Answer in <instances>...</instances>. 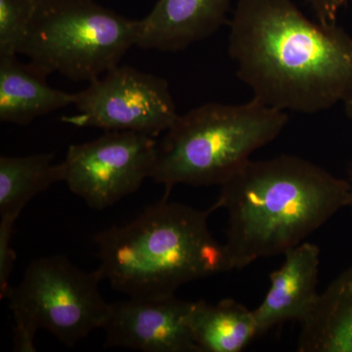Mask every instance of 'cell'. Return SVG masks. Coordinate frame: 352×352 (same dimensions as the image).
Returning <instances> with one entry per match:
<instances>
[{
    "label": "cell",
    "instance_id": "1",
    "mask_svg": "<svg viewBox=\"0 0 352 352\" xmlns=\"http://www.w3.org/2000/svg\"><path fill=\"white\" fill-rule=\"evenodd\" d=\"M228 51L252 98L275 110L319 113L352 92L351 36L292 0H238Z\"/></svg>",
    "mask_w": 352,
    "mask_h": 352
},
{
    "label": "cell",
    "instance_id": "2",
    "mask_svg": "<svg viewBox=\"0 0 352 352\" xmlns=\"http://www.w3.org/2000/svg\"><path fill=\"white\" fill-rule=\"evenodd\" d=\"M347 179L302 157L252 161L220 185L212 212L228 215L226 247L231 270L284 254L351 206Z\"/></svg>",
    "mask_w": 352,
    "mask_h": 352
},
{
    "label": "cell",
    "instance_id": "3",
    "mask_svg": "<svg viewBox=\"0 0 352 352\" xmlns=\"http://www.w3.org/2000/svg\"><path fill=\"white\" fill-rule=\"evenodd\" d=\"M168 199L94 236L103 280L129 298L175 296L183 285L231 271L224 244L208 227L212 210Z\"/></svg>",
    "mask_w": 352,
    "mask_h": 352
},
{
    "label": "cell",
    "instance_id": "4",
    "mask_svg": "<svg viewBox=\"0 0 352 352\" xmlns=\"http://www.w3.org/2000/svg\"><path fill=\"white\" fill-rule=\"evenodd\" d=\"M288 113L256 99L244 104L207 103L179 115L157 142L151 179L176 185H221L240 170L256 150L274 141Z\"/></svg>",
    "mask_w": 352,
    "mask_h": 352
},
{
    "label": "cell",
    "instance_id": "5",
    "mask_svg": "<svg viewBox=\"0 0 352 352\" xmlns=\"http://www.w3.org/2000/svg\"><path fill=\"white\" fill-rule=\"evenodd\" d=\"M100 270L85 271L65 256L32 261L21 283L6 298L14 318V351L34 352V338L44 329L65 346H75L102 329L110 305L101 295Z\"/></svg>",
    "mask_w": 352,
    "mask_h": 352
},
{
    "label": "cell",
    "instance_id": "6",
    "mask_svg": "<svg viewBox=\"0 0 352 352\" xmlns=\"http://www.w3.org/2000/svg\"><path fill=\"white\" fill-rule=\"evenodd\" d=\"M138 21L80 0L36 12L19 54L47 75L94 82L135 45Z\"/></svg>",
    "mask_w": 352,
    "mask_h": 352
},
{
    "label": "cell",
    "instance_id": "7",
    "mask_svg": "<svg viewBox=\"0 0 352 352\" xmlns=\"http://www.w3.org/2000/svg\"><path fill=\"white\" fill-rule=\"evenodd\" d=\"M75 115L62 122L106 131H131L157 138L179 117L164 78L118 65L76 94Z\"/></svg>",
    "mask_w": 352,
    "mask_h": 352
},
{
    "label": "cell",
    "instance_id": "8",
    "mask_svg": "<svg viewBox=\"0 0 352 352\" xmlns=\"http://www.w3.org/2000/svg\"><path fill=\"white\" fill-rule=\"evenodd\" d=\"M157 141L146 134L107 131L100 138L69 147L64 182L88 207L104 210L131 195L151 178Z\"/></svg>",
    "mask_w": 352,
    "mask_h": 352
},
{
    "label": "cell",
    "instance_id": "9",
    "mask_svg": "<svg viewBox=\"0 0 352 352\" xmlns=\"http://www.w3.org/2000/svg\"><path fill=\"white\" fill-rule=\"evenodd\" d=\"M192 302L171 296L111 303L102 327L105 346L143 352H199L189 326Z\"/></svg>",
    "mask_w": 352,
    "mask_h": 352
},
{
    "label": "cell",
    "instance_id": "10",
    "mask_svg": "<svg viewBox=\"0 0 352 352\" xmlns=\"http://www.w3.org/2000/svg\"><path fill=\"white\" fill-rule=\"evenodd\" d=\"M284 263L270 276V286L254 311L258 337L285 322L300 323L314 309L320 294L317 291L320 249L303 242L284 254Z\"/></svg>",
    "mask_w": 352,
    "mask_h": 352
},
{
    "label": "cell",
    "instance_id": "11",
    "mask_svg": "<svg viewBox=\"0 0 352 352\" xmlns=\"http://www.w3.org/2000/svg\"><path fill=\"white\" fill-rule=\"evenodd\" d=\"M230 0H157L138 21L135 45L163 52L185 50L226 24Z\"/></svg>",
    "mask_w": 352,
    "mask_h": 352
},
{
    "label": "cell",
    "instance_id": "12",
    "mask_svg": "<svg viewBox=\"0 0 352 352\" xmlns=\"http://www.w3.org/2000/svg\"><path fill=\"white\" fill-rule=\"evenodd\" d=\"M47 76L36 65L20 62L17 55L0 56V120L28 126L41 116L74 105L76 94L50 87Z\"/></svg>",
    "mask_w": 352,
    "mask_h": 352
},
{
    "label": "cell",
    "instance_id": "13",
    "mask_svg": "<svg viewBox=\"0 0 352 352\" xmlns=\"http://www.w3.org/2000/svg\"><path fill=\"white\" fill-rule=\"evenodd\" d=\"M300 324L298 352H352V264L322 292Z\"/></svg>",
    "mask_w": 352,
    "mask_h": 352
},
{
    "label": "cell",
    "instance_id": "14",
    "mask_svg": "<svg viewBox=\"0 0 352 352\" xmlns=\"http://www.w3.org/2000/svg\"><path fill=\"white\" fill-rule=\"evenodd\" d=\"M189 326L199 352H240L258 338L254 311L232 298L192 302Z\"/></svg>",
    "mask_w": 352,
    "mask_h": 352
},
{
    "label": "cell",
    "instance_id": "15",
    "mask_svg": "<svg viewBox=\"0 0 352 352\" xmlns=\"http://www.w3.org/2000/svg\"><path fill=\"white\" fill-rule=\"evenodd\" d=\"M63 164L53 154L0 157V217L16 220L34 197L64 182Z\"/></svg>",
    "mask_w": 352,
    "mask_h": 352
},
{
    "label": "cell",
    "instance_id": "16",
    "mask_svg": "<svg viewBox=\"0 0 352 352\" xmlns=\"http://www.w3.org/2000/svg\"><path fill=\"white\" fill-rule=\"evenodd\" d=\"M36 14L31 0H0V56L19 54Z\"/></svg>",
    "mask_w": 352,
    "mask_h": 352
},
{
    "label": "cell",
    "instance_id": "17",
    "mask_svg": "<svg viewBox=\"0 0 352 352\" xmlns=\"http://www.w3.org/2000/svg\"><path fill=\"white\" fill-rule=\"evenodd\" d=\"M16 220L0 217V296L6 298L10 288L9 278L13 272L16 252L12 248L14 224Z\"/></svg>",
    "mask_w": 352,
    "mask_h": 352
},
{
    "label": "cell",
    "instance_id": "18",
    "mask_svg": "<svg viewBox=\"0 0 352 352\" xmlns=\"http://www.w3.org/2000/svg\"><path fill=\"white\" fill-rule=\"evenodd\" d=\"M311 7L316 20L322 24L337 23L340 11L346 6L347 0H305Z\"/></svg>",
    "mask_w": 352,
    "mask_h": 352
},
{
    "label": "cell",
    "instance_id": "19",
    "mask_svg": "<svg viewBox=\"0 0 352 352\" xmlns=\"http://www.w3.org/2000/svg\"><path fill=\"white\" fill-rule=\"evenodd\" d=\"M36 7V12L38 11L50 10L56 7L66 6L80 0H31Z\"/></svg>",
    "mask_w": 352,
    "mask_h": 352
},
{
    "label": "cell",
    "instance_id": "20",
    "mask_svg": "<svg viewBox=\"0 0 352 352\" xmlns=\"http://www.w3.org/2000/svg\"><path fill=\"white\" fill-rule=\"evenodd\" d=\"M347 117L352 120V92L346 97V100L342 102Z\"/></svg>",
    "mask_w": 352,
    "mask_h": 352
},
{
    "label": "cell",
    "instance_id": "21",
    "mask_svg": "<svg viewBox=\"0 0 352 352\" xmlns=\"http://www.w3.org/2000/svg\"><path fill=\"white\" fill-rule=\"evenodd\" d=\"M347 182L349 183V187H351V206L349 208H352V164L349 166V171H347Z\"/></svg>",
    "mask_w": 352,
    "mask_h": 352
}]
</instances>
